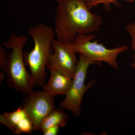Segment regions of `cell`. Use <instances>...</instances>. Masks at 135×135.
<instances>
[{
    "label": "cell",
    "mask_w": 135,
    "mask_h": 135,
    "mask_svg": "<svg viewBox=\"0 0 135 135\" xmlns=\"http://www.w3.org/2000/svg\"><path fill=\"white\" fill-rule=\"evenodd\" d=\"M57 3L54 29L57 40L71 42L78 35L99 31L103 18L91 12L88 0H61Z\"/></svg>",
    "instance_id": "cell-1"
},
{
    "label": "cell",
    "mask_w": 135,
    "mask_h": 135,
    "mask_svg": "<svg viewBox=\"0 0 135 135\" xmlns=\"http://www.w3.org/2000/svg\"><path fill=\"white\" fill-rule=\"evenodd\" d=\"M28 33L33 39L34 47L31 51L23 53L24 60L30 68L35 86L43 87L47 79L46 68L53 52L55 32L51 27L40 23L30 27Z\"/></svg>",
    "instance_id": "cell-2"
},
{
    "label": "cell",
    "mask_w": 135,
    "mask_h": 135,
    "mask_svg": "<svg viewBox=\"0 0 135 135\" xmlns=\"http://www.w3.org/2000/svg\"><path fill=\"white\" fill-rule=\"evenodd\" d=\"M27 41V36L11 34L3 44L11 50L8 56L5 69L7 82L10 88L27 95L33 90L34 83L31 74L27 72L23 58V49Z\"/></svg>",
    "instance_id": "cell-3"
},
{
    "label": "cell",
    "mask_w": 135,
    "mask_h": 135,
    "mask_svg": "<svg viewBox=\"0 0 135 135\" xmlns=\"http://www.w3.org/2000/svg\"><path fill=\"white\" fill-rule=\"evenodd\" d=\"M95 37L92 34L78 35L71 42L73 48L76 53L81 54L98 65L104 62L113 69L119 70L118 56L127 51L128 47L122 45L114 48L108 49L103 44L99 43L98 40L91 41Z\"/></svg>",
    "instance_id": "cell-4"
},
{
    "label": "cell",
    "mask_w": 135,
    "mask_h": 135,
    "mask_svg": "<svg viewBox=\"0 0 135 135\" xmlns=\"http://www.w3.org/2000/svg\"><path fill=\"white\" fill-rule=\"evenodd\" d=\"M98 65L79 54L73 82L64 99L60 103V107L71 111L74 116H80L83 98L86 92L95 83L92 80L85 84L88 70L90 66Z\"/></svg>",
    "instance_id": "cell-5"
},
{
    "label": "cell",
    "mask_w": 135,
    "mask_h": 135,
    "mask_svg": "<svg viewBox=\"0 0 135 135\" xmlns=\"http://www.w3.org/2000/svg\"><path fill=\"white\" fill-rule=\"evenodd\" d=\"M22 107L31 118L35 131L40 130L43 119L55 109L54 97L44 90L30 92L23 100Z\"/></svg>",
    "instance_id": "cell-6"
},
{
    "label": "cell",
    "mask_w": 135,
    "mask_h": 135,
    "mask_svg": "<svg viewBox=\"0 0 135 135\" xmlns=\"http://www.w3.org/2000/svg\"><path fill=\"white\" fill-rule=\"evenodd\" d=\"M53 48V52L49 58L46 68L55 69L73 79L78 60L71 42L55 39Z\"/></svg>",
    "instance_id": "cell-7"
},
{
    "label": "cell",
    "mask_w": 135,
    "mask_h": 135,
    "mask_svg": "<svg viewBox=\"0 0 135 135\" xmlns=\"http://www.w3.org/2000/svg\"><path fill=\"white\" fill-rule=\"evenodd\" d=\"M50 73L48 81L44 85V90L51 96L66 95L73 82V79L54 68L48 69Z\"/></svg>",
    "instance_id": "cell-8"
},
{
    "label": "cell",
    "mask_w": 135,
    "mask_h": 135,
    "mask_svg": "<svg viewBox=\"0 0 135 135\" xmlns=\"http://www.w3.org/2000/svg\"><path fill=\"white\" fill-rule=\"evenodd\" d=\"M25 110L22 106L12 112H5L0 116V122L7 127L15 134L17 128L25 118L28 116Z\"/></svg>",
    "instance_id": "cell-9"
},
{
    "label": "cell",
    "mask_w": 135,
    "mask_h": 135,
    "mask_svg": "<svg viewBox=\"0 0 135 135\" xmlns=\"http://www.w3.org/2000/svg\"><path fill=\"white\" fill-rule=\"evenodd\" d=\"M68 116L62 109H55L43 119L40 130L43 132L48 128L53 126L64 127L66 125Z\"/></svg>",
    "instance_id": "cell-10"
},
{
    "label": "cell",
    "mask_w": 135,
    "mask_h": 135,
    "mask_svg": "<svg viewBox=\"0 0 135 135\" xmlns=\"http://www.w3.org/2000/svg\"><path fill=\"white\" fill-rule=\"evenodd\" d=\"M118 0H88V3L90 9L94 7H96L99 4H103L104 8L107 11L110 12L111 10L110 5L114 4L116 7H119L120 4L118 1ZM127 2L131 3L134 0H123Z\"/></svg>",
    "instance_id": "cell-11"
},
{
    "label": "cell",
    "mask_w": 135,
    "mask_h": 135,
    "mask_svg": "<svg viewBox=\"0 0 135 135\" xmlns=\"http://www.w3.org/2000/svg\"><path fill=\"white\" fill-rule=\"evenodd\" d=\"M126 29L131 38V49L133 51L135 52V20L134 22L127 25Z\"/></svg>",
    "instance_id": "cell-12"
},
{
    "label": "cell",
    "mask_w": 135,
    "mask_h": 135,
    "mask_svg": "<svg viewBox=\"0 0 135 135\" xmlns=\"http://www.w3.org/2000/svg\"><path fill=\"white\" fill-rule=\"evenodd\" d=\"M8 56L4 49L1 46H0V68L4 73L7 62Z\"/></svg>",
    "instance_id": "cell-13"
},
{
    "label": "cell",
    "mask_w": 135,
    "mask_h": 135,
    "mask_svg": "<svg viewBox=\"0 0 135 135\" xmlns=\"http://www.w3.org/2000/svg\"><path fill=\"white\" fill-rule=\"evenodd\" d=\"M60 127L59 126H53L51 127L44 131V135H56L58 134Z\"/></svg>",
    "instance_id": "cell-14"
},
{
    "label": "cell",
    "mask_w": 135,
    "mask_h": 135,
    "mask_svg": "<svg viewBox=\"0 0 135 135\" xmlns=\"http://www.w3.org/2000/svg\"><path fill=\"white\" fill-rule=\"evenodd\" d=\"M5 73L4 72L1 73V74H0V82H1V83L2 81L3 80L4 78H5Z\"/></svg>",
    "instance_id": "cell-15"
},
{
    "label": "cell",
    "mask_w": 135,
    "mask_h": 135,
    "mask_svg": "<svg viewBox=\"0 0 135 135\" xmlns=\"http://www.w3.org/2000/svg\"><path fill=\"white\" fill-rule=\"evenodd\" d=\"M131 65L135 70V52L133 55V61L131 63Z\"/></svg>",
    "instance_id": "cell-16"
},
{
    "label": "cell",
    "mask_w": 135,
    "mask_h": 135,
    "mask_svg": "<svg viewBox=\"0 0 135 135\" xmlns=\"http://www.w3.org/2000/svg\"><path fill=\"white\" fill-rule=\"evenodd\" d=\"M55 1H56V2H59L60 1H61V0H54Z\"/></svg>",
    "instance_id": "cell-17"
}]
</instances>
